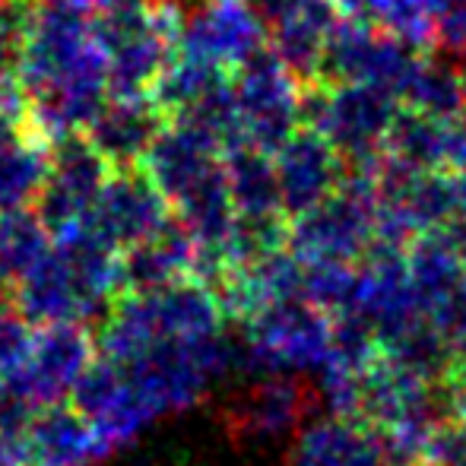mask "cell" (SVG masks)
<instances>
[{"instance_id":"7402d4cb","label":"cell","mask_w":466,"mask_h":466,"mask_svg":"<svg viewBox=\"0 0 466 466\" xmlns=\"http://www.w3.org/2000/svg\"><path fill=\"white\" fill-rule=\"evenodd\" d=\"M226 175L235 213L241 219H286L273 153L254 147H235L226 156Z\"/></svg>"},{"instance_id":"52a82bcc","label":"cell","mask_w":466,"mask_h":466,"mask_svg":"<svg viewBox=\"0 0 466 466\" xmlns=\"http://www.w3.org/2000/svg\"><path fill=\"white\" fill-rule=\"evenodd\" d=\"M400 108V98L378 86L318 83L305 93V127L318 130L350 172H374Z\"/></svg>"},{"instance_id":"277c9868","label":"cell","mask_w":466,"mask_h":466,"mask_svg":"<svg viewBox=\"0 0 466 466\" xmlns=\"http://www.w3.org/2000/svg\"><path fill=\"white\" fill-rule=\"evenodd\" d=\"M178 0H117L93 19L108 67L111 96H153V86L185 32Z\"/></svg>"},{"instance_id":"836d02e7","label":"cell","mask_w":466,"mask_h":466,"mask_svg":"<svg viewBox=\"0 0 466 466\" xmlns=\"http://www.w3.org/2000/svg\"><path fill=\"white\" fill-rule=\"evenodd\" d=\"M0 466H32L29 461H25L19 438L0 435Z\"/></svg>"},{"instance_id":"603a6c76","label":"cell","mask_w":466,"mask_h":466,"mask_svg":"<svg viewBox=\"0 0 466 466\" xmlns=\"http://www.w3.org/2000/svg\"><path fill=\"white\" fill-rule=\"evenodd\" d=\"M403 108L419 115L438 117V121H457L466 115V67L451 57L438 55L419 61L410 86L403 93Z\"/></svg>"},{"instance_id":"8d00e7d4","label":"cell","mask_w":466,"mask_h":466,"mask_svg":"<svg viewBox=\"0 0 466 466\" xmlns=\"http://www.w3.org/2000/svg\"><path fill=\"white\" fill-rule=\"evenodd\" d=\"M16 4H42V0H16Z\"/></svg>"},{"instance_id":"5b68a950","label":"cell","mask_w":466,"mask_h":466,"mask_svg":"<svg viewBox=\"0 0 466 466\" xmlns=\"http://www.w3.org/2000/svg\"><path fill=\"white\" fill-rule=\"evenodd\" d=\"M98 343L83 324H42L23 365L0 387V435L19 438L38 410L70 403L93 369Z\"/></svg>"},{"instance_id":"ba28073f","label":"cell","mask_w":466,"mask_h":466,"mask_svg":"<svg viewBox=\"0 0 466 466\" xmlns=\"http://www.w3.org/2000/svg\"><path fill=\"white\" fill-rule=\"evenodd\" d=\"M378 238V185L374 172L346 168L339 187L308 213L289 219L286 248L305 264L350 260L359 264Z\"/></svg>"},{"instance_id":"d590c367","label":"cell","mask_w":466,"mask_h":466,"mask_svg":"<svg viewBox=\"0 0 466 466\" xmlns=\"http://www.w3.org/2000/svg\"><path fill=\"white\" fill-rule=\"evenodd\" d=\"M6 282V277H4V264H0V286H4Z\"/></svg>"},{"instance_id":"4316f807","label":"cell","mask_w":466,"mask_h":466,"mask_svg":"<svg viewBox=\"0 0 466 466\" xmlns=\"http://www.w3.org/2000/svg\"><path fill=\"white\" fill-rule=\"evenodd\" d=\"M448 0H380L374 25L416 51H435V23Z\"/></svg>"},{"instance_id":"9a60e30c","label":"cell","mask_w":466,"mask_h":466,"mask_svg":"<svg viewBox=\"0 0 466 466\" xmlns=\"http://www.w3.org/2000/svg\"><path fill=\"white\" fill-rule=\"evenodd\" d=\"M333 0H282L267 19V48L299 76L305 86H318L324 51L339 25Z\"/></svg>"},{"instance_id":"7a4b0ae2","label":"cell","mask_w":466,"mask_h":466,"mask_svg":"<svg viewBox=\"0 0 466 466\" xmlns=\"http://www.w3.org/2000/svg\"><path fill=\"white\" fill-rule=\"evenodd\" d=\"M13 70L29 96V130L48 147L86 134L111 96L93 19L64 0L25 13Z\"/></svg>"},{"instance_id":"8fae6325","label":"cell","mask_w":466,"mask_h":466,"mask_svg":"<svg viewBox=\"0 0 466 466\" xmlns=\"http://www.w3.org/2000/svg\"><path fill=\"white\" fill-rule=\"evenodd\" d=\"M111 172H115L111 162L86 137H70V140L51 147L48 175H45L42 194L32 209L48 226L51 235L83 226Z\"/></svg>"},{"instance_id":"83f0119b","label":"cell","mask_w":466,"mask_h":466,"mask_svg":"<svg viewBox=\"0 0 466 466\" xmlns=\"http://www.w3.org/2000/svg\"><path fill=\"white\" fill-rule=\"evenodd\" d=\"M35 337V324L13 301H0V387L16 374Z\"/></svg>"},{"instance_id":"1f68e13d","label":"cell","mask_w":466,"mask_h":466,"mask_svg":"<svg viewBox=\"0 0 466 466\" xmlns=\"http://www.w3.org/2000/svg\"><path fill=\"white\" fill-rule=\"evenodd\" d=\"M19 6L23 4H16V0H0V61L16 55V45L25 23V13Z\"/></svg>"},{"instance_id":"cb8c5ba5","label":"cell","mask_w":466,"mask_h":466,"mask_svg":"<svg viewBox=\"0 0 466 466\" xmlns=\"http://www.w3.org/2000/svg\"><path fill=\"white\" fill-rule=\"evenodd\" d=\"M451 121L419 115L412 108H400L390 134H387L384 156L422 172H448Z\"/></svg>"},{"instance_id":"ffe728a7","label":"cell","mask_w":466,"mask_h":466,"mask_svg":"<svg viewBox=\"0 0 466 466\" xmlns=\"http://www.w3.org/2000/svg\"><path fill=\"white\" fill-rule=\"evenodd\" d=\"M48 162L51 147L29 127H0V216L35 207Z\"/></svg>"},{"instance_id":"30bf717a","label":"cell","mask_w":466,"mask_h":466,"mask_svg":"<svg viewBox=\"0 0 466 466\" xmlns=\"http://www.w3.org/2000/svg\"><path fill=\"white\" fill-rule=\"evenodd\" d=\"M422 51L412 45L393 38L374 23H359V19H339L330 42L324 51V67H320V83H362V86H378L384 93L397 96L403 105V93L416 74Z\"/></svg>"},{"instance_id":"44dd1931","label":"cell","mask_w":466,"mask_h":466,"mask_svg":"<svg viewBox=\"0 0 466 466\" xmlns=\"http://www.w3.org/2000/svg\"><path fill=\"white\" fill-rule=\"evenodd\" d=\"M406 270H410V282L425 314L466 286V267L454 241L448 238V228L416 235L406 245Z\"/></svg>"},{"instance_id":"d6986e66","label":"cell","mask_w":466,"mask_h":466,"mask_svg":"<svg viewBox=\"0 0 466 466\" xmlns=\"http://www.w3.org/2000/svg\"><path fill=\"white\" fill-rule=\"evenodd\" d=\"M124 292H149L181 279H197V248L178 222H168L162 232L143 245L121 254Z\"/></svg>"},{"instance_id":"e0dca14e","label":"cell","mask_w":466,"mask_h":466,"mask_svg":"<svg viewBox=\"0 0 466 466\" xmlns=\"http://www.w3.org/2000/svg\"><path fill=\"white\" fill-rule=\"evenodd\" d=\"M19 444L32 466H98L111 457V448L74 403L38 410L19 435Z\"/></svg>"},{"instance_id":"4dcf8cb0","label":"cell","mask_w":466,"mask_h":466,"mask_svg":"<svg viewBox=\"0 0 466 466\" xmlns=\"http://www.w3.org/2000/svg\"><path fill=\"white\" fill-rule=\"evenodd\" d=\"M0 127H29V96L16 70L0 61Z\"/></svg>"},{"instance_id":"f546056e","label":"cell","mask_w":466,"mask_h":466,"mask_svg":"<svg viewBox=\"0 0 466 466\" xmlns=\"http://www.w3.org/2000/svg\"><path fill=\"white\" fill-rule=\"evenodd\" d=\"M435 51L466 67V0H448L435 23Z\"/></svg>"},{"instance_id":"d4e9b609","label":"cell","mask_w":466,"mask_h":466,"mask_svg":"<svg viewBox=\"0 0 466 466\" xmlns=\"http://www.w3.org/2000/svg\"><path fill=\"white\" fill-rule=\"evenodd\" d=\"M228 83V74L213 64L200 61L194 55L175 48L172 61L166 64V70L159 74L153 86V98L168 117H178L185 111L197 108L207 96H213L219 86Z\"/></svg>"},{"instance_id":"7c38bea8","label":"cell","mask_w":466,"mask_h":466,"mask_svg":"<svg viewBox=\"0 0 466 466\" xmlns=\"http://www.w3.org/2000/svg\"><path fill=\"white\" fill-rule=\"evenodd\" d=\"M172 207L143 168H115L105 181L86 226L115 251H130L172 222Z\"/></svg>"},{"instance_id":"6da1fadb","label":"cell","mask_w":466,"mask_h":466,"mask_svg":"<svg viewBox=\"0 0 466 466\" xmlns=\"http://www.w3.org/2000/svg\"><path fill=\"white\" fill-rule=\"evenodd\" d=\"M228 320L219 292L200 279L124 292L105 314L98 359L121 374L156 425L197 406L219 380L245 374Z\"/></svg>"},{"instance_id":"f1b7e54d","label":"cell","mask_w":466,"mask_h":466,"mask_svg":"<svg viewBox=\"0 0 466 466\" xmlns=\"http://www.w3.org/2000/svg\"><path fill=\"white\" fill-rule=\"evenodd\" d=\"M422 466H466V416H454L431 431Z\"/></svg>"},{"instance_id":"3957f363","label":"cell","mask_w":466,"mask_h":466,"mask_svg":"<svg viewBox=\"0 0 466 466\" xmlns=\"http://www.w3.org/2000/svg\"><path fill=\"white\" fill-rule=\"evenodd\" d=\"M10 301L42 324H83L105 318L124 295L121 251L98 238L93 228H64L51 235L45 254L10 282Z\"/></svg>"},{"instance_id":"484cf974","label":"cell","mask_w":466,"mask_h":466,"mask_svg":"<svg viewBox=\"0 0 466 466\" xmlns=\"http://www.w3.org/2000/svg\"><path fill=\"white\" fill-rule=\"evenodd\" d=\"M51 245V232L35 209H19V213L0 216V264H4L6 282H13L19 273H25L45 248Z\"/></svg>"},{"instance_id":"2e32d148","label":"cell","mask_w":466,"mask_h":466,"mask_svg":"<svg viewBox=\"0 0 466 466\" xmlns=\"http://www.w3.org/2000/svg\"><path fill=\"white\" fill-rule=\"evenodd\" d=\"M273 166H277L286 219H295V216L324 203L346 175V166L337 156V149L311 127L295 130L273 153Z\"/></svg>"},{"instance_id":"d6a6232c","label":"cell","mask_w":466,"mask_h":466,"mask_svg":"<svg viewBox=\"0 0 466 466\" xmlns=\"http://www.w3.org/2000/svg\"><path fill=\"white\" fill-rule=\"evenodd\" d=\"M343 19H359V23H374L380 0H333Z\"/></svg>"},{"instance_id":"9c48e42d","label":"cell","mask_w":466,"mask_h":466,"mask_svg":"<svg viewBox=\"0 0 466 466\" xmlns=\"http://www.w3.org/2000/svg\"><path fill=\"white\" fill-rule=\"evenodd\" d=\"M235 108H238L241 147L277 153L282 143L305 127L308 86L264 48L232 76Z\"/></svg>"},{"instance_id":"ac0fdd59","label":"cell","mask_w":466,"mask_h":466,"mask_svg":"<svg viewBox=\"0 0 466 466\" xmlns=\"http://www.w3.org/2000/svg\"><path fill=\"white\" fill-rule=\"evenodd\" d=\"M162 127L166 111L153 96H108L83 137L111 162V168H134L149 153Z\"/></svg>"},{"instance_id":"8992f818","label":"cell","mask_w":466,"mask_h":466,"mask_svg":"<svg viewBox=\"0 0 466 466\" xmlns=\"http://www.w3.org/2000/svg\"><path fill=\"white\" fill-rule=\"evenodd\" d=\"M238 324L245 374L318 378L333 352V318L308 299H289L248 314Z\"/></svg>"},{"instance_id":"4fadbf2b","label":"cell","mask_w":466,"mask_h":466,"mask_svg":"<svg viewBox=\"0 0 466 466\" xmlns=\"http://www.w3.org/2000/svg\"><path fill=\"white\" fill-rule=\"evenodd\" d=\"M314 406V393L295 374H258L226 412L228 431L241 444H273L299 438Z\"/></svg>"},{"instance_id":"5bb4252c","label":"cell","mask_w":466,"mask_h":466,"mask_svg":"<svg viewBox=\"0 0 466 466\" xmlns=\"http://www.w3.org/2000/svg\"><path fill=\"white\" fill-rule=\"evenodd\" d=\"M267 48V19L251 0H203L187 13L178 51L219 70H238Z\"/></svg>"},{"instance_id":"e575fe53","label":"cell","mask_w":466,"mask_h":466,"mask_svg":"<svg viewBox=\"0 0 466 466\" xmlns=\"http://www.w3.org/2000/svg\"><path fill=\"white\" fill-rule=\"evenodd\" d=\"M64 4L74 6V10H80L83 16L96 19V16H102L105 10H111V6H115L117 0H64Z\"/></svg>"}]
</instances>
